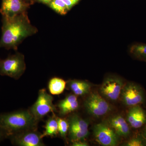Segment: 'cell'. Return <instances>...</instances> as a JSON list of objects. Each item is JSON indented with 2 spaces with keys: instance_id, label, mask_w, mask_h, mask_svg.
Segmentation results:
<instances>
[{
  "instance_id": "cell-15",
  "label": "cell",
  "mask_w": 146,
  "mask_h": 146,
  "mask_svg": "<svg viewBox=\"0 0 146 146\" xmlns=\"http://www.w3.org/2000/svg\"><path fill=\"white\" fill-rule=\"evenodd\" d=\"M68 83L70 89L77 96L87 95L90 92L92 86L90 82L78 80H70Z\"/></svg>"
},
{
  "instance_id": "cell-3",
  "label": "cell",
  "mask_w": 146,
  "mask_h": 146,
  "mask_svg": "<svg viewBox=\"0 0 146 146\" xmlns=\"http://www.w3.org/2000/svg\"><path fill=\"white\" fill-rule=\"evenodd\" d=\"M26 69L23 54L17 52L5 59H0V75L18 80Z\"/></svg>"
},
{
  "instance_id": "cell-12",
  "label": "cell",
  "mask_w": 146,
  "mask_h": 146,
  "mask_svg": "<svg viewBox=\"0 0 146 146\" xmlns=\"http://www.w3.org/2000/svg\"><path fill=\"white\" fill-rule=\"evenodd\" d=\"M126 120L131 128L142 131L146 125V110L140 105L129 107Z\"/></svg>"
},
{
  "instance_id": "cell-21",
  "label": "cell",
  "mask_w": 146,
  "mask_h": 146,
  "mask_svg": "<svg viewBox=\"0 0 146 146\" xmlns=\"http://www.w3.org/2000/svg\"><path fill=\"white\" fill-rule=\"evenodd\" d=\"M58 124V133L63 139H66L69 129V125L68 121L63 118L56 117Z\"/></svg>"
},
{
  "instance_id": "cell-9",
  "label": "cell",
  "mask_w": 146,
  "mask_h": 146,
  "mask_svg": "<svg viewBox=\"0 0 146 146\" xmlns=\"http://www.w3.org/2000/svg\"><path fill=\"white\" fill-rule=\"evenodd\" d=\"M93 131L96 140L101 145H117L119 136L106 123L95 125L93 128Z\"/></svg>"
},
{
  "instance_id": "cell-2",
  "label": "cell",
  "mask_w": 146,
  "mask_h": 146,
  "mask_svg": "<svg viewBox=\"0 0 146 146\" xmlns=\"http://www.w3.org/2000/svg\"><path fill=\"white\" fill-rule=\"evenodd\" d=\"M38 122L29 110L0 114V128L8 138L25 131L37 129Z\"/></svg>"
},
{
  "instance_id": "cell-7",
  "label": "cell",
  "mask_w": 146,
  "mask_h": 146,
  "mask_svg": "<svg viewBox=\"0 0 146 146\" xmlns=\"http://www.w3.org/2000/svg\"><path fill=\"white\" fill-rule=\"evenodd\" d=\"M124 84L121 78L109 76L104 80L100 91L102 96L106 99L116 101L119 98Z\"/></svg>"
},
{
  "instance_id": "cell-6",
  "label": "cell",
  "mask_w": 146,
  "mask_h": 146,
  "mask_svg": "<svg viewBox=\"0 0 146 146\" xmlns=\"http://www.w3.org/2000/svg\"><path fill=\"white\" fill-rule=\"evenodd\" d=\"M87 112L96 117H100L108 114L111 110L110 105L103 97L97 93H91L84 102Z\"/></svg>"
},
{
  "instance_id": "cell-25",
  "label": "cell",
  "mask_w": 146,
  "mask_h": 146,
  "mask_svg": "<svg viewBox=\"0 0 146 146\" xmlns=\"http://www.w3.org/2000/svg\"><path fill=\"white\" fill-rule=\"evenodd\" d=\"M53 0H35V2H37L38 3H42L44 4L48 5Z\"/></svg>"
},
{
  "instance_id": "cell-18",
  "label": "cell",
  "mask_w": 146,
  "mask_h": 146,
  "mask_svg": "<svg viewBox=\"0 0 146 146\" xmlns=\"http://www.w3.org/2000/svg\"><path fill=\"white\" fill-rule=\"evenodd\" d=\"M66 85V82L63 79L53 78L49 82L48 88L51 94L53 95H58L62 94L64 91Z\"/></svg>"
},
{
  "instance_id": "cell-23",
  "label": "cell",
  "mask_w": 146,
  "mask_h": 146,
  "mask_svg": "<svg viewBox=\"0 0 146 146\" xmlns=\"http://www.w3.org/2000/svg\"><path fill=\"white\" fill-rule=\"evenodd\" d=\"M72 146H88L89 144L84 140L74 141L72 142Z\"/></svg>"
},
{
  "instance_id": "cell-19",
  "label": "cell",
  "mask_w": 146,
  "mask_h": 146,
  "mask_svg": "<svg viewBox=\"0 0 146 146\" xmlns=\"http://www.w3.org/2000/svg\"><path fill=\"white\" fill-rule=\"evenodd\" d=\"M125 146H146V139L141 132L130 136L123 145Z\"/></svg>"
},
{
  "instance_id": "cell-8",
  "label": "cell",
  "mask_w": 146,
  "mask_h": 146,
  "mask_svg": "<svg viewBox=\"0 0 146 146\" xmlns=\"http://www.w3.org/2000/svg\"><path fill=\"white\" fill-rule=\"evenodd\" d=\"M69 137L72 142L84 140L89 134V123L76 114L69 117Z\"/></svg>"
},
{
  "instance_id": "cell-14",
  "label": "cell",
  "mask_w": 146,
  "mask_h": 146,
  "mask_svg": "<svg viewBox=\"0 0 146 146\" xmlns=\"http://www.w3.org/2000/svg\"><path fill=\"white\" fill-rule=\"evenodd\" d=\"M60 116H64L78 109L79 103L77 97L74 94H70L60 101L57 105Z\"/></svg>"
},
{
  "instance_id": "cell-11",
  "label": "cell",
  "mask_w": 146,
  "mask_h": 146,
  "mask_svg": "<svg viewBox=\"0 0 146 146\" xmlns=\"http://www.w3.org/2000/svg\"><path fill=\"white\" fill-rule=\"evenodd\" d=\"M31 5L25 0H2L0 12L3 18H12L26 12Z\"/></svg>"
},
{
  "instance_id": "cell-22",
  "label": "cell",
  "mask_w": 146,
  "mask_h": 146,
  "mask_svg": "<svg viewBox=\"0 0 146 146\" xmlns=\"http://www.w3.org/2000/svg\"><path fill=\"white\" fill-rule=\"evenodd\" d=\"M67 6L68 9L70 11L73 7L76 5L80 0H62Z\"/></svg>"
},
{
  "instance_id": "cell-5",
  "label": "cell",
  "mask_w": 146,
  "mask_h": 146,
  "mask_svg": "<svg viewBox=\"0 0 146 146\" xmlns=\"http://www.w3.org/2000/svg\"><path fill=\"white\" fill-rule=\"evenodd\" d=\"M53 98L47 93L46 89L39 90L36 102L31 106L30 111L38 121L50 112L54 113L56 108L53 104Z\"/></svg>"
},
{
  "instance_id": "cell-16",
  "label": "cell",
  "mask_w": 146,
  "mask_h": 146,
  "mask_svg": "<svg viewBox=\"0 0 146 146\" xmlns=\"http://www.w3.org/2000/svg\"><path fill=\"white\" fill-rule=\"evenodd\" d=\"M45 129L44 133L41 134L42 138L45 136L53 137L57 136L58 133V124L56 116L54 113H52V116L46 121Z\"/></svg>"
},
{
  "instance_id": "cell-1",
  "label": "cell",
  "mask_w": 146,
  "mask_h": 146,
  "mask_svg": "<svg viewBox=\"0 0 146 146\" xmlns=\"http://www.w3.org/2000/svg\"><path fill=\"white\" fill-rule=\"evenodd\" d=\"M2 31L0 48L17 50L24 39L36 34L38 30L32 25L26 11L13 18H3Z\"/></svg>"
},
{
  "instance_id": "cell-13",
  "label": "cell",
  "mask_w": 146,
  "mask_h": 146,
  "mask_svg": "<svg viewBox=\"0 0 146 146\" xmlns=\"http://www.w3.org/2000/svg\"><path fill=\"white\" fill-rule=\"evenodd\" d=\"M106 123L112 128L119 137L126 138L131 136V128L126 120L121 115H115L110 117Z\"/></svg>"
},
{
  "instance_id": "cell-26",
  "label": "cell",
  "mask_w": 146,
  "mask_h": 146,
  "mask_svg": "<svg viewBox=\"0 0 146 146\" xmlns=\"http://www.w3.org/2000/svg\"><path fill=\"white\" fill-rule=\"evenodd\" d=\"M141 133H142V134H143V136L144 137H145V138L146 139V125L145 126V127H144V128L143 129L142 131H141Z\"/></svg>"
},
{
  "instance_id": "cell-10",
  "label": "cell",
  "mask_w": 146,
  "mask_h": 146,
  "mask_svg": "<svg viewBox=\"0 0 146 146\" xmlns=\"http://www.w3.org/2000/svg\"><path fill=\"white\" fill-rule=\"evenodd\" d=\"M41 133L37 129L25 131L9 136L12 143L20 146H43Z\"/></svg>"
},
{
  "instance_id": "cell-4",
  "label": "cell",
  "mask_w": 146,
  "mask_h": 146,
  "mask_svg": "<svg viewBox=\"0 0 146 146\" xmlns=\"http://www.w3.org/2000/svg\"><path fill=\"white\" fill-rule=\"evenodd\" d=\"M120 96L123 103L129 108L141 106L146 102L145 90L141 85L132 82L125 84Z\"/></svg>"
},
{
  "instance_id": "cell-24",
  "label": "cell",
  "mask_w": 146,
  "mask_h": 146,
  "mask_svg": "<svg viewBox=\"0 0 146 146\" xmlns=\"http://www.w3.org/2000/svg\"><path fill=\"white\" fill-rule=\"evenodd\" d=\"M7 138V135L5 132L0 128V141L3 138Z\"/></svg>"
},
{
  "instance_id": "cell-17",
  "label": "cell",
  "mask_w": 146,
  "mask_h": 146,
  "mask_svg": "<svg viewBox=\"0 0 146 146\" xmlns=\"http://www.w3.org/2000/svg\"><path fill=\"white\" fill-rule=\"evenodd\" d=\"M130 55L134 59L146 63V44L136 43L130 46L129 48Z\"/></svg>"
},
{
  "instance_id": "cell-20",
  "label": "cell",
  "mask_w": 146,
  "mask_h": 146,
  "mask_svg": "<svg viewBox=\"0 0 146 146\" xmlns=\"http://www.w3.org/2000/svg\"><path fill=\"white\" fill-rule=\"evenodd\" d=\"M48 5L56 13L61 15H65L69 11L62 0H53Z\"/></svg>"
},
{
  "instance_id": "cell-27",
  "label": "cell",
  "mask_w": 146,
  "mask_h": 146,
  "mask_svg": "<svg viewBox=\"0 0 146 146\" xmlns=\"http://www.w3.org/2000/svg\"><path fill=\"white\" fill-rule=\"evenodd\" d=\"M25 1L29 3L31 5L35 2V0H25Z\"/></svg>"
}]
</instances>
